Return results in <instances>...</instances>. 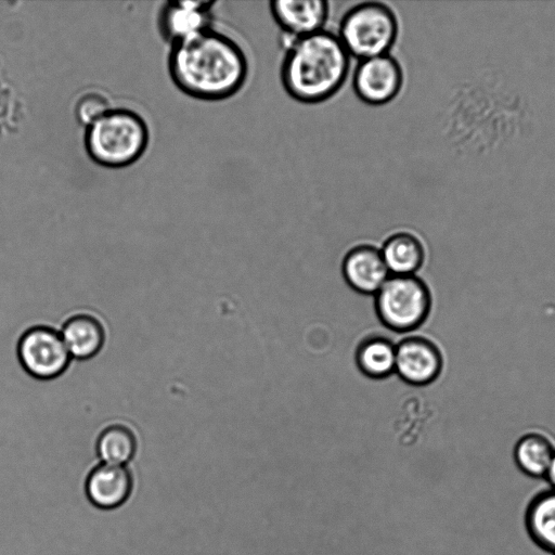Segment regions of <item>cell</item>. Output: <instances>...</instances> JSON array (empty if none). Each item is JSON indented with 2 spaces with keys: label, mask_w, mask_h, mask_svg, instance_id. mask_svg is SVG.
I'll return each mask as SVG.
<instances>
[{
  "label": "cell",
  "mask_w": 555,
  "mask_h": 555,
  "mask_svg": "<svg viewBox=\"0 0 555 555\" xmlns=\"http://www.w3.org/2000/svg\"><path fill=\"white\" fill-rule=\"evenodd\" d=\"M442 367L440 349L425 337H409L396 346L395 371L409 384L428 385L439 377Z\"/></svg>",
  "instance_id": "8"
},
{
  "label": "cell",
  "mask_w": 555,
  "mask_h": 555,
  "mask_svg": "<svg viewBox=\"0 0 555 555\" xmlns=\"http://www.w3.org/2000/svg\"><path fill=\"white\" fill-rule=\"evenodd\" d=\"M544 480L546 481L548 488L555 490V452L553 454L548 469L545 474Z\"/></svg>",
  "instance_id": "19"
},
{
  "label": "cell",
  "mask_w": 555,
  "mask_h": 555,
  "mask_svg": "<svg viewBox=\"0 0 555 555\" xmlns=\"http://www.w3.org/2000/svg\"><path fill=\"white\" fill-rule=\"evenodd\" d=\"M554 452L555 446L546 435L530 431L515 442L513 460L525 476L544 480Z\"/></svg>",
  "instance_id": "14"
},
{
  "label": "cell",
  "mask_w": 555,
  "mask_h": 555,
  "mask_svg": "<svg viewBox=\"0 0 555 555\" xmlns=\"http://www.w3.org/2000/svg\"><path fill=\"white\" fill-rule=\"evenodd\" d=\"M280 78L286 93L305 104L324 102L346 82L351 56L337 34L323 29L292 38L284 35Z\"/></svg>",
  "instance_id": "2"
},
{
  "label": "cell",
  "mask_w": 555,
  "mask_h": 555,
  "mask_svg": "<svg viewBox=\"0 0 555 555\" xmlns=\"http://www.w3.org/2000/svg\"><path fill=\"white\" fill-rule=\"evenodd\" d=\"M132 476L125 466L101 464L88 475L85 491L88 500L101 509L121 506L132 491Z\"/></svg>",
  "instance_id": "11"
},
{
  "label": "cell",
  "mask_w": 555,
  "mask_h": 555,
  "mask_svg": "<svg viewBox=\"0 0 555 555\" xmlns=\"http://www.w3.org/2000/svg\"><path fill=\"white\" fill-rule=\"evenodd\" d=\"M137 450V436L125 425H105L96 435L95 453L102 464L124 466L134 457Z\"/></svg>",
  "instance_id": "16"
},
{
  "label": "cell",
  "mask_w": 555,
  "mask_h": 555,
  "mask_svg": "<svg viewBox=\"0 0 555 555\" xmlns=\"http://www.w3.org/2000/svg\"><path fill=\"white\" fill-rule=\"evenodd\" d=\"M270 13L284 35L300 38L321 31L330 15L324 0H276L269 2Z\"/></svg>",
  "instance_id": "9"
},
{
  "label": "cell",
  "mask_w": 555,
  "mask_h": 555,
  "mask_svg": "<svg viewBox=\"0 0 555 555\" xmlns=\"http://www.w3.org/2000/svg\"><path fill=\"white\" fill-rule=\"evenodd\" d=\"M553 555H555V554H553Z\"/></svg>",
  "instance_id": "20"
},
{
  "label": "cell",
  "mask_w": 555,
  "mask_h": 555,
  "mask_svg": "<svg viewBox=\"0 0 555 555\" xmlns=\"http://www.w3.org/2000/svg\"><path fill=\"white\" fill-rule=\"evenodd\" d=\"M375 294L377 315L390 330H415L429 314L430 292L415 275H389Z\"/></svg>",
  "instance_id": "5"
},
{
  "label": "cell",
  "mask_w": 555,
  "mask_h": 555,
  "mask_svg": "<svg viewBox=\"0 0 555 555\" xmlns=\"http://www.w3.org/2000/svg\"><path fill=\"white\" fill-rule=\"evenodd\" d=\"M112 108L109 100L102 93L90 91L82 94L75 104L77 120L88 127Z\"/></svg>",
  "instance_id": "18"
},
{
  "label": "cell",
  "mask_w": 555,
  "mask_h": 555,
  "mask_svg": "<svg viewBox=\"0 0 555 555\" xmlns=\"http://www.w3.org/2000/svg\"><path fill=\"white\" fill-rule=\"evenodd\" d=\"M16 356L22 369L41 380L61 376L72 361L59 330L47 325L26 327L17 339Z\"/></svg>",
  "instance_id": "6"
},
{
  "label": "cell",
  "mask_w": 555,
  "mask_h": 555,
  "mask_svg": "<svg viewBox=\"0 0 555 555\" xmlns=\"http://www.w3.org/2000/svg\"><path fill=\"white\" fill-rule=\"evenodd\" d=\"M168 69L183 93L203 101H221L245 86L249 62L233 38L210 27L171 43Z\"/></svg>",
  "instance_id": "1"
},
{
  "label": "cell",
  "mask_w": 555,
  "mask_h": 555,
  "mask_svg": "<svg viewBox=\"0 0 555 555\" xmlns=\"http://www.w3.org/2000/svg\"><path fill=\"white\" fill-rule=\"evenodd\" d=\"M85 146L90 158L106 168H124L146 151L150 130L144 118L125 107H112L86 127Z\"/></svg>",
  "instance_id": "3"
},
{
  "label": "cell",
  "mask_w": 555,
  "mask_h": 555,
  "mask_svg": "<svg viewBox=\"0 0 555 555\" xmlns=\"http://www.w3.org/2000/svg\"><path fill=\"white\" fill-rule=\"evenodd\" d=\"M347 283L363 294L376 293L389 278L379 249L372 245H359L350 249L343 261Z\"/></svg>",
  "instance_id": "12"
},
{
  "label": "cell",
  "mask_w": 555,
  "mask_h": 555,
  "mask_svg": "<svg viewBox=\"0 0 555 555\" xmlns=\"http://www.w3.org/2000/svg\"><path fill=\"white\" fill-rule=\"evenodd\" d=\"M356 360L361 372L372 378L389 376L396 366V346L382 336L364 339L357 349Z\"/></svg>",
  "instance_id": "17"
},
{
  "label": "cell",
  "mask_w": 555,
  "mask_h": 555,
  "mask_svg": "<svg viewBox=\"0 0 555 555\" xmlns=\"http://www.w3.org/2000/svg\"><path fill=\"white\" fill-rule=\"evenodd\" d=\"M398 34L399 21L391 7L364 1L343 14L337 36L351 57L363 60L389 53Z\"/></svg>",
  "instance_id": "4"
},
{
  "label": "cell",
  "mask_w": 555,
  "mask_h": 555,
  "mask_svg": "<svg viewBox=\"0 0 555 555\" xmlns=\"http://www.w3.org/2000/svg\"><path fill=\"white\" fill-rule=\"evenodd\" d=\"M212 5L204 1L167 2L159 15L163 36L173 43L210 28Z\"/></svg>",
  "instance_id": "10"
},
{
  "label": "cell",
  "mask_w": 555,
  "mask_h": 555,
  "mask_svg": "<svg viewBox=\"0 0 555 555\" xmlns=\"http://www.w3.org/2000/svg\"><path fill=\"white\" fill-rule=\"evenodd\" d=\"M524 526L531 542L541 551L555 554V490L537 492L524 513Z\"/></svg>",
  "instance_id": "13"
},
{
  "label": "cell",
  "mask_w": 555,
  "mask_h": 555,
  "mask_svg": "<svg viewBox=\"0 0 555 555\" xmlns=\"http://www.w3.org/2000/svg\"><path fill=\"white\" fill-rule=\"evenodd\" d=\"M403 81V69L390 53L359 60L352 74L353 92L363 103L373 106L396 99Z\"/></svg>",
  "instance_id": "7"
},
{
  "label": "cell",
  "mask_w": 555,
  "mask_h": 555,
  "mask_svg": "<svg viewBox=\"0 0 555 555\" xmlns=\"http://www.w3.org/2000/svg\"><path fill=\"white\" fill-rule=\"evenodd\" d=\"M380 253L391 275H413L425 257L421 240L405 231L391 234L385 241Z\"/></svg>",
  "instance_id": "15"
}]
</instances>
